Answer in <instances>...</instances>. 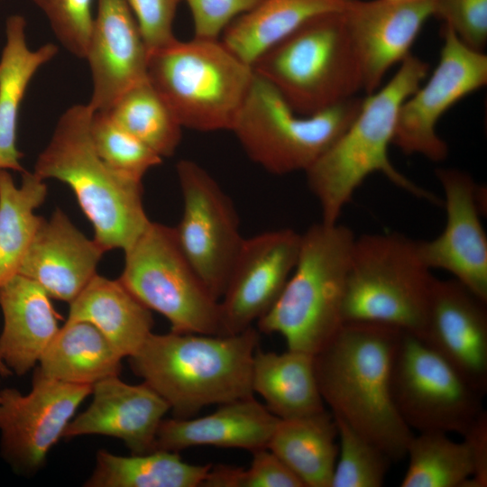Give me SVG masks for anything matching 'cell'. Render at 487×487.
<instances>
[{
	"mask_svg": "<svg viewBox=\"0 0 487 487\" xmlns=\"http://www.w3.org/2000/svg\"><path fill=\"white\" fill-rule=\"evenodd\" d=\"M300 238L289 228L244 238L219 299L223 335L251 327L270 310L294 270Z\"/></svg>",
	"mask_w": 487,
	"mask_h": 487,
	"instance_id": "15",
	"label": "cell"
},
{
	"mask_svg": "<svg viewBox=\"0 0 487 487\" xmlns=\"http://www.w3.org/2000/svg\"><path fill=\"white\" fill-rule=\"evenodd\" d=\"M92 387L51 379L36 369L28 394L13 388L2 390L0 431L5 457L22 472L39 470Z\"/></svg>",
	"mask_w": 487,
	"mask_h": 487,
	"instance_id": "14",
	"label": "cell"
},
{
	"mask_svg": "<svg viewBox=\"0 0 487 487\" xmlns=\"http://www.w3.org/2000/svg\"><path fill=\"white\" fill-rule=\"evenodd\" d=\"M351 0H262L235 18L221 35L222 42L250 65L309 20L344 12Z\"/></svg>",
	"mask_w": 487,
	"mask_h": 487,
	"instance_id": "26",
	"label": "cell"
},
{
	"mask_svg": "<svg viewBox=\"0 0 487 487\" xmlns=\"http://www.w3.org/2000/svg\"><path fill=\"white\" fill-rule=\"evenodd\" d=\"M93 145L101 160L114 171L142 180L162 158L115 123L107 113L94 112L90 122Z\"/></svg>",
	"mask_w": 487,
	"mask_h": 487,
	"instance_id": "35",
	"label": "cell"
},
{
	"mask_svg": "<svg viewBox=\"0 0 487 487\" xmlns=\"http://www.w3.org/2000/svg\"><path fill=\"white\" fill-rule=\"evenodd\" d=\"M434 16L467 47L482 52L487 42V0H434Z\"/></svg>",
	"mask_w": 487,
	"mask_h": 487,
	"instance_id": "38",
	"label": "cell"
},
{
	"mask_svg": "<svg viewBox=\"0 0 487 487\" xmlns=\"http://www.w3.org/2000/svg\"><path fill=\"white\" fill-rule=\"evenodd\" d=\"M48 19L62 46L85 59L94 19V0H32Z\"/></svg>",
	"mask_w": 487,
	"mask_h": 487,
	"instance_id": "37",
	"label": "cell"
},
{
	"mask_svg": "<svg viewBox=\"0 0 487 487\" xmlns=\"http://www.w3.org/2000/svg\"><path fill=\"white\" fill-rule=\"evenodd\" d=\"M85 59L93 90L88 106L108 112L129 88L147 79L149 51L127 0H96Z\"/></svg>",
	"mask_w": 487,
	"mask_h": 487,
	"instance_id": "18",
	"label": "cell"
},
{
	"mask_svg": "<svg viewBox=\"0 0 487 487\" xmlns=\"http://www.w3.org/2000/svg\"><path fill=\"white\" fill-rule=\"evenodd\" d=\"M370 95L388 70L410 55L424 23L434 16V0H351L343 12Z\"/></svg>",
	"mask_w": 487,
	"mask_h": 487,
	"instance_id": "17",
	"label": "cell"
},
{
	"mask_svg": "<svg viewBox=\"0 0 487 487\" xmlns=\"http://www.w3.org/2000/svg\"><path fill=\"white\" fill-rule=\"evenodd\" d=\"M26 20L13 14L5 23V44L0 57V170L23 172V153L16 146L22 101L38 69L51 60L59 49L46 43L31 50L26 38Z\"/></svg>",
	"mask_w": 487,
	"mask_h": 487,
	"instance_id": "24",
	"label": "cell"
},
{
	"mask_svg": "<svg viewBox=\"0 0 487 487\" xmlns=\"http://www.w3.org/2000/svg\"><path fill=\"white\" fill-rule=\"evenodd\" d=\"M120 282L170 331L223 335L220 305L182 253L174 227L150 222L124 252Z\"/></svg>",
	"mask_w": 487,
	"mask_h": 487,
	"instance_id": "10",
	"label": "cell"
},
{
	"mask_svg": "<svg viewBox=\"0 0 487 487\" xmlns=\"http://www.w3.org/2000/svg\"><path fill=\"white\" fill-rule=\"evenodd\" d=\"M335 420L326 409L280 419L267 448L301 481L304 487H331L338 455Z\"/></svg>",
	"mask_w": 487,
	"mask_h": 487,
	"instance_id": "28",
	"label": "cell"
},
{
	"mask_svg": "<svg viewBox=\"0 0 487 487\" xmlns=\"http://www.w3.org/2000/svg\"><path fill=\"white\" fill-rule=\"evenodd\" d=\"M391 390L400 418L418 433L464 436L485 411L484 394L421 337L406 331L394 352Z\"/></svg>",
	"mask_w": 487,
	"mask_h": 487,
	"instance_id": "11",
	"label": "cell"
},
{
	"mask_svg": "<svg viewBox=\"0 0 487 487\" xmlns=\"http://www.w3.org/2000/svg\"><path fill=\"white\" fill-rule=\"evenodd\" d=\"M183 1V0H182ZM193 21L194 38L219 40L226 27L262 0H184Z\"/></svg>",
	"mask_w": 487,
	"mask_h": 487,
	"instance_id": "39",
	"label": "cell"
},
{
	"mask_svg": "<svg viewBox=\"0 0 487 487\" xmlns=\"http://www.w3.org/2000/svg\"><path fill=\"white\" fill-rule=\"evenodd\" d=\"M354 232L320 222L301 234L298 260L280 295L256 323L288 349L315 354L340 328Z\"/></svg>",
	"mask_w": 487,
	"mask_h": 487,
	"instance_id": "5",
	"label": "cell"
},
{
	"mask_svg": "<svg viewBox=\"0 0 487 487\" xmlns=\"http://www.w3.org/2000/svg\"><path fill=\"white\" fill-rule=\"evenodd\" d=\"M182 0H127L149 51L177 40L173 22Z\"/></svg>",
	"mask_w": 487,
	"mask_h": 487,
	"instance_id": "40",
	"label": "cell"
},
{
	"mask_svg": "<svg viewBox=\"0 0 487 487\" xmlns=\"http://www.w3.org/2000/svg\"><path fill=\"white\" fill-rule=\"evenodd\" d=\"M259 331L234 335L152 333L129 357L133 372L169 404L175 418L253 396L252 365Z\"/></svg>",
	"mask_w": 487,
	"mask_h": 487,
	"instance_id": "2",
	"label": "cell"
},
{
	"mask_svg": "<svg viewBox=\"0 0 487 487\" xmlns=\"http://www.w3.org/2000/svg\"><path fill=\"white\" fill-rule=\"evenodd\" d=\"M122 359L92 324L67 320L42 354L38 370L57 381L93 385L119 376Z\"/></svg>",
	"mask_w": 487,
	"mask_h": 487,
	"instance_id": "29",
	"label": "cell"
},
{
	"mask_svg": "<svg viewBox=\"0 0 487 487\" xmlns=\"http://www.w3.org/2000/svg\"><path fill=\"white\" fill-rule=\"evenodd\" d=\"M279 420L253 396L235 400L203 417L163 418L154 450L179 453L189 447L211 446L253 452L267 447Z\"/></svg>",
	"mask_w": 487,
	"mask_h": 487,
	"instance_id": "22",
	"label": "cell"
},
{
	"mask_svg": "<svg viewBox=\"0 0 487 487\" xmlns=\"http://www.w3.org/2000/svg\"><path fill=\"white\" fill-rule=\"evenodd\" d=\"M90 405L68 424L63 437L104 435L122 440L132 455L154 451L169 404L147 383L133 385L112 376L92 387Z\"/></svg>",
	"mask_w": 487,
	"mask_h": 487,
	"instance_id": "20",
	"label": "cell"
},
{
	"mask_svg": "<svg viewBox=\"0 0 487 487\" xmlns=\"http://www.w3.org/2000/svg\"><path fill=\"white\" fill-rule=\"evenodd\" d=\"M441 32L444 43L438 64L426 84L400 106L392 141L403 153L432 161L448 155L447 143L436 130L438 120L487 83V56L464 44L449 26L444 24Z\"/></svg>",
	"mask_w": 487,
	"mask_h": 487,
	"instance_id": "13",
	"label": "cell"
},
{
	"mask_svg": "<svg viewBox=\"0 0 487 487\" xmlns=\"http://www.w3.org/2000/svg\"><path fill=\"white\" fill-rule=\"evenodd\" d=\"M67 320L92 324L123 358L137 352L153 326L151 310L119 280L97 274L69 303Z\"/></svg>",
	"mask_w": 487,
	"mask_h": 487,
	"instance_id": "25",
	"label": "cell"
},
{
	"mask_svg": "<svg viewBox=\"0 0 487 487\" xmlns=\"http://www.w3.org/2000/svg\"><path fill=\"white\" fill-rule=\"evenodd\" d=\"M429 66L408 56L381 89L362 100L358 114L336 141L305 171L308 188L317 199L322 222H338L356 189L374 172L409 193L438 204L436 197L401 174L391 163L398 113L427 76Z\"/></svg>",
	"mask_w": 487,
	"mask_h": 487,
	"instance_id": "3",
	"label": "cell"
},
{
	"mask_svg": "<svg viewBox=\"0 0 487 487\" xmlns=\"http://www.w3.org/2000/svg\"><path fill=\"white\" fill-rule=\"evenodd\" d=\"M355 96L317 113L297 114L277 88L254 78L232 127L247 156L277 175L306 171L359 112Z\"/></svg>",
	"mask_w": 487,
	"mask_h": 487,
	"instance_id": "9",
	"label": "cell"
},
{
	"mask_svg": "<svg viewBox=\"0 0 487 487\" xmlns=\"http://www.w3.org/2000/svg\"><path fill=\"white\" fill-rule=\"evenodd\" d=\"M106 113L161 158L171 157L179 145L182 127L148 79L124 92Z\"/></svg>",
	"mask_w": 487,
	"mask_h": 487,
	"instance_id": "33",
	"label": "cell"
},
{
	"mask_svg": "<svg viewBox=\"0 0 487 487\" xmlns=\"http://www.w3.org/2000/svg\"><path fill=\"white\" fill-rule=\"evenodd\" d=\"M253 453L248 468L225 464L210 466L206 487H304L298 476L269 448Z\"/></svg>",
	"mask_w": 487,
	"mask_h": 487,
	"instance_id": "36",
	"label": "cell"
},
{
	"mask_svg": "<svg viewBox=\"0 0 487 487\" xmlns=\"http://www.w3.org/2000/svg\"><path fill=\"white\" fill-rule=\"evenodd\" d=\"M10 374H12V372L0 358V377H6Z\"/></svg>",
	"mask_w": 487,
	"mask_h": 487,
	"instance_id": "42",
	"label": "cell"
},
{
	"mask_svg": "<svg viewBox=\"0 0 487 487\" xmlns=\"http://www.w3.org/2000/svg\"><path fill=\"white\" fill-rule=\"evenodd\" d=\"M4 326L0 358L22 376L39 363L60 327L51 297L36 281L19 273L0 285Z\"/></svg>",
	"mask_w": 487,
	"mask_h": 487,
	"instance_id": "23",
	"label": "cell"
},
{
	"mask_svg": "<svg viewBox=\"0 0 487 487\" xmlns=\"http://www.w3.org/2000/svg\"><path fill=\"white\" fill-rule=\"evenodd\" d=\"M93 113L88 104L69 107L39 154L33 172L72 189L94 227V240L105 252H125L151 222L143 207L142 184L114 171L98 156L89 130Z\"/></svg>",
	"mask_w": 487,
	"mask_h": 487,
	"instance_id": "4",
	"label": "cell"
},
{
	"mask_svg": "<svg viewBox=\"0 0 487 487\" xmlns=\"http://www.w3.org/2000/svg\"><path fill=\"white\" fill-rule=\"evenodd\" d=\"M406 456L409 464L400 487H467L473 475L467 443L455 442L447 433L413 435Z\"/></svg>",
	"mask_w": 487,
	"mask_h": 487,
	"instance_id": "32",
	"label": "cell"
},
{
	"mask_svg": "<svg viewBox=\"0 0 487 487\" xmlns=\"http://www.w3.org/2000/svg\"><path fill=\"white\" fill-rule=\"evenodd\" d=\"M487 301L455 279H436L421 337L475 389L487 391Z\"/></svg>",
	"mask_w": 487,
	"mask_h": 487,
	"instance_id": "19",
	"label": "cell"
},
{
	"mask_svg": "<svg viewBox=\"0 0 487 487\" xmlns=\"http://www.w3.org/2000/svg\"><path fill=\"white\" fill-rule=\"evenodd\" d=\"M436 176L445 194L446 225L433 240L418 241L419 253L429 269L448 271L487 301V237L480 219L482 188L457 169L439 168Z\"/></svg>",
	"mask_w": 487,
	"mask_h": 487,
	"instance_id": "16",
	"label": "cell"
},
{
	"mask_svg": "<svg viewBox=\"0 0 487 487\" xmlns=\"http://www.w3.org/2000/svg\"><path fill=\"white\" fill-rule=\"evenodd\" d=\"M48 194L44 179L24 170L17 187L0 170V285L16 275L43 217L35 214Z\"/></svg>",
	"mask_w": 487,
	"mask_h": 487,
	"instance_id": "31",
	"label": "cell"
},
{
	"mask_svg": "<svg viewBox=\"0 0 487 487\" xmlns=\"http://www.w3.org/2000/svg\"><path fill=\"white\" fill-rule=\"evenodd\" d=\"M334 418L339 443L331 487L382 486L392 461L345 421Z\"/></svg>",
	"mask_w": 487,
	"mask_h": 487,
	"instance_id": "34",
	"label": "cell"
},
{
	"mask_svg": "<svg viewBox=\"0 0 487 487\" xmlns=\"http://www.w3.org/2000/svg\"><path fill=\"white\" fill-rule=\"evenodd\" d=\"M467 443L473 462V475L467 487L487 486V413L484 411L473 426L463 436Z\"/></svg>",
	"mask_w": 487,
	"mask_h": 487,
	"instance_id": "41",
	"label": "cell"
},
{
	"mask_svg": "<svg viewBox=\"0 0 487 487\" xmlns=\"http://www.w3.org/2000/svg\"><path fill=\"white\" fill-rule=\"evenodd\" d=\"M252 68L302 115L322 111L363 89L361 68L343 12L309 20Z\"/></svg>",
	"mask_w": 487,
	"mask_h": 487,
	"instance_id": "8",
	"label": "cell"
},
{
	"mask_svg": "<svg viewBox=\"0 0 487 487\" xmlns=\"http://www.w3.org/2000/svg\"><path fill=\"white\" fill-rule=\"evenodd\" d=\"M210 466L188 464L178 452L167 450L121 456L100 449L84 486L198 487L202 486Z\"/></svg>",
	"mask_w": 487,
	"mask_h": 487,
	"instance_id": "30",
	"label": "cell"
},
{
	"mask_svg": "<svg viewBox=\"0 0 487 487\" xmlns=\"http://www.w3.org/2000/svg\"><path fill=\"white\" fill-rule=\"evenodd\" d=\"M176 172L182 216L174 227L179 245L211 294L220 299L243 244L239 218L230 198L199 164L181 160Z\"/></svg>",
	"mask_w": 487,
	"mask_h": 487,
	"instance_id": "12",
	"label": "cell"
},
{
	"mask_svg": "<svg viewBox=\"0 0 487 487\" xmlns=\"http://www.w3.org/2000/svg\"><path fill=\"white\" fill-rule=\"evenodd\" d=\"M418 241L399 233L355 237L349 262L343 321L391 326L421 336L436 278Z\"/></svg>",
	"mask_w": 487,
	"mask_h": 487,
	"instance_id": "7",
	"label": "cell"
},
{
	"mask_svg": "<svg viewBox=\"0 0 487 487\" xmlns=\"http://www.w3.org/2000/svg\"><path fill=\"white\" fill-rule=\"evenodd\" d=\"M253 78L221 40L177 39L149 51L147 79L182 128L231 131Z\"/></svg>",
	"mask_w": 487,
	"mask_h": 487,
	"instance_id": "6",
	"label": "cell"
},
{
	"mask_svg": "<svg viewBox=\"0 0 487 487\" xmlns=\"http://www.w3.org/2000/svg\"><path fill=\"white\" fill-rule=\"evenodd\" d=\"M402 330L345 322L313 355L319 391L333 417L400 461L413 436L392 400L391 372Z\"/></svg>",
	"mask_w": 487,
	"mask_h": 487,
	"instance_id": "1",
	"label": "cell"
},
{
	"mask_svg": "<svg viewBox=\"0 0 487 487\" xmlns=\"http://www.w3.org/2000/svg\"><path fill=\"white\" fill-rule=\"evenodd\" d=\"M252 388L280 419L305 417L326 409L314 368L313 354L288 349L264 352L257 347L252 365Z\"/></svg>",
	"mask_w": 487,
	"mask_h": 487,
	"instance_id": "27",
	"label": "cell"
},
{
	"mask_svg": "<svg viewBox=\"0 0 487 487\" xmlns=\"http://www.w3.org/2000/svg\"><path fill=\"white\" fill-rule=\"evenodd\" d=\"M105 251L57 208L43 218L18 273L39 283L51 298L70 303L96 274Z\"/></svg>",
	"mask_w": 487,
	"mask_h": 487,
	"instance_id": "21",
	"label": "cell"
}]
</instances>
